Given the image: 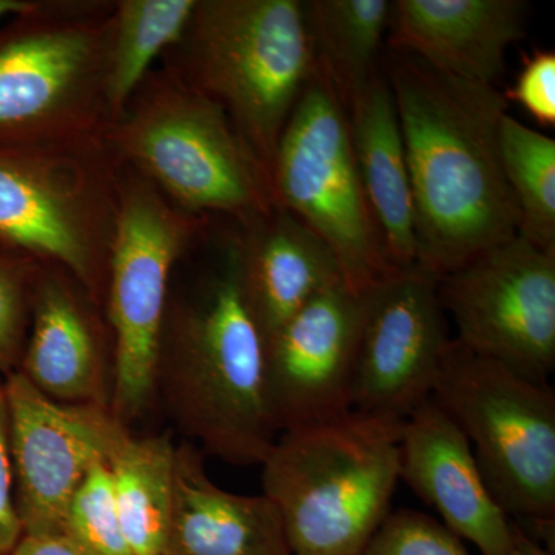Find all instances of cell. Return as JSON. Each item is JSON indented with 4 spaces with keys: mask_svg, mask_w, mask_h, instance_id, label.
Returning <instances> with one entry per match:
<instances>
[{
    "mask_svg": "<svg viewBox=\"0 0 555 555\" xmlns=\"http://www.w3.org/2000/svg\"><path fill=\"white\" fill-rule=\"evenodd\" d=\"M414 199L416 266L441 276L518 235L500 155L505 94L390 50L385 68Z\"/></svg>",
    "mask_w": 555,
    "mask_h": 555,
    "instance_id": "6da1fadb",
    "label": "cell"
},
{
    "mask_svg": "<svg viewBox=\"0 0 555 555\" xmlns=\"http://www.w3.org/2000/svg\"><path fill=\"white\" fill-rule=\"evenodd\" d=\"M404 420L350 411L283 430L262 460L292 555H361L401 480Z\"/></svg>",
    "mask_w": 555,
    "mask_h": 555,
    "instance_id": "7a4b0ae2",
    "label": "cell"
},
{
    "mask_svg": "<svg viewBox=\"0 0 555 555\" xmlns=\"http://www.w3.org/2000/svg\"><path fill=\"white\" fill-rule=\"evenodd\" d=\"M158 389L178 429L204 455L261 465L275 443L268 343L244 295L238 251L185 318L177 349L158 358Z\"/></svg>",
    "mask_w": 555,
    "mask_h": 555,
    "instance_id": "3957f363",
    "label": "cell"
},
{
    "mask_svg": "<svg viewBox=\"0 0 555 555\" xmlns=\"http://www.w3.org/2000/svg\"><path fill=\"white\" fill-rule=\"evenodd\" d=\"M430 400L465 434L489 491L517 525L554 534L555 396L452 339Z\"/></svg>",
    "mask_w": 555,
    "mask_h": 555,
    "instance_id": "277c9868",
    "label": "cell"
},
{
    "mask_svg": "<svg viewBox=\"0 0 555 555\" xmlns=\"http://www.w3.org/2000/svg\"><path fill=\"white\" fill-rule=\"evenodd\" d=\"M270 181L278 207L324 241L356 294L397 269L358 173L346 109L315 67L278 142Z\"/></svg>",
    "mask_w": 555,
    "mask_h": 555,
    "instance_id": "5b68a950",
    "label": "cell"
},
{
    "mask_svg": "<svg viewBox=\"0 0 555 555\" xmlns=\"http://www.w3.org/2000/svg\"><path fill=\"white\" fill-rule=\"evenodd\" d=\"M195 17L204 82L270 173L315 67L302 2L215 0L198 3Z\"/></svg>",
    "mask_w": 555,
    "mask_h": 555,
    "instance_id": "8992f818",
    "label": "cell"
},
{
    "mask_svg": "<svg viewBox=\"0 0 555 555\" xmlns=\"http://www.w3.org/2000/svg\"><path fill=\"white\" fill-rule=\"evenodd\" d=\"M455 341L531 382L555 367V255L514 236L438 276Z\"/></svg>",
    "mask_w": 555,
    "mask_h": 555,
    "instance_id": "52a82bcc",
    "label": "cell"
},
{
    "mask_svg": "<svg viewBox=\"0 0 555 555\" xmlns=\"http://www.w3.org/2000/svg\"><path fill=\"white\" fill-rule=\"evenodd\" d=\"M5 382L14 506L22 535L62 534L83 478L129 434L107 404L57 403L20 371Z\"/></svg>",
    "mask_w": 555,
    "mask_h": 555,
    "instance_id": "ba28073f",
    "label": "cell"
},
{
    "mask_svg": "<svg viewBox=\"0 0 555 555\" xmlns=\"http://www.w3.org/2000/svg\"><path fill=\"white\" fill-rule=\"evenodd\" d=\"M353 411L404 420L433 396L452 339L438 276L401 268L361 294Z\"/></svg>",
    "mask_w": 555,
    "mask_h": 555,
    "instance_id": "9c48e42d",
    "label": "cell"
},
{
    "mask_svg": "<svg viewBox=\"0 0 555 555\" xmlns=\"http://www.w3.org/2000/svg\"><path fill=\"white\" fill-rule=\"evenodd\" d=\"M181 240V228L156 201L133 196L124 204L109 287V320L116 337L109 409L126 426L155 396L167 284Z\"/></svg>",
    "mask_w": 555,
    "mask_h": 555,
    "instance_id": "30bf717a",
    "label": "cell"
},
{
    "mask_svg": "<svg viewBox=\"0 0 555 555\" xmlns=\"http://www.w3.org/2000/svg\"><path fill=\"white\" fill-rule=\"evenodd\" d=\"M363 298L345 283L321 292L268 343V390L278 430L353 411Z\"/></svg>",
    "mask_w": 555,
    "mask_h": 555,
    "instance_id": "8fae6325",
    "label": "cell"
},
{
    "mask_svg": "<svg viewBox=\"0 0 555 555\" xmlns=\"http://www.w3.org/2000/svg\"><path fill=\"white\" fill-rule=\"evenodd\" d=\"M133 152L184 206L241 215L268 210L261 166L217 102L164 109L142 124Z\"/></svg>",
    "mask_w": 555,
    "mask_h": 555,
    "instance_id": "7c38bea8",
    "label": "cell"
},
{
    "mask_svg": "<svg viewBox=\"0 0 555 555\" xmlns=\"http://www.w3.org/2000/svg\"><path fill=\"white\" fill-rule=\"evenodd\" d=\"M400 477L481 555L505 554L516 540L518 525L489 491L465 434L430 398L404 418Z\"/></svg>",
    "mask_w": 555,
    "mask_h": 555,
    "instance_id": "4fadbf2b",
    "label": "cell"
},
{
    "mask_svg": "<svg viewBox=\"0 0 555 555\" xmlns=\"http://www.w3.org/2000/svg\"><path fill=\"white\" fill-rule=\"evenodd\" d=\"M524 0H396L387 46L451 78L495 86L524 39Z\"/></svg>",
    "mask_w": 555,
    "mask_h": 555,
    "instance_id": "5bb4252c",
    "label": "cell"
},
{
    "mask_svg": "<svg viewBox=\"0 0 555 555\" xmlns=\"http://www.w3.org/2000/svg\"><path fill=\"white\" fill-rule=\"evenodd\" d=\"M160 555H292L283 521L266 495L219 488L190 441L175 451L169 528Z\"/></svg>",
    "mask_w": 555,
    "mask_h": 555,
    "instance_id": "9a60e30c",
    "label": "cell"
},
{
    "mask_svg": "<svg viewBox=\"0 0 555 555\" xmlns=\"http://www.w3.org/2000/svg\"><path fill=\"white\" fill-rule=\"evenodd\" d=\"M358 173L393 268L416 264L414 199L392 89L379 69L347 105Z\"/></svg>",
    "mask_w": 555,
    "mask_h": 555,
    "instance_id": "2e32d148",
    "label": "cell"
},
{
    "mask_svg": "<svg viewBox=\"0 0 555 555\" xmlns=\"http://www.w3.org/2000/svg\"><path fill=\"white\" fill-rule=\"evenodd\" d=\"M238 259L244 295L266 343L310 299L345 283L331 248L283 208Z\"/></svg>",
    "mask_w": 555,
    "mask_h": 555,
    "instance_id": "e0dca14e",
    "label": "cell"
},
{
    "mask_svg": "<svg viewBox=\"0 0 555 555\" xmlns=\"http://www.w3.org/2000/svg\"><path fill=\"white\" fill-rule=\"evenodd\" d=\"M21 374L57 403L107 404L96 345L78 306L56 284L40 288Z\"/></svg>",
    "mask_w": 555,
    "mask_h": 555,
    "instance_id": "ac0fdd59",
    "label": "cell"
},
{
    "mask_svg": "<svg viewBox=\"0 0 555 555\" xmlns=\"http://www.w3.org/2000/svg\"><path fill=\"white\" fill-rule=\"evenodd\" d=\"M86 36L35 33L0 46V131L49 115L75 86L89 60Z\"/></svg>",
    "mask_w": 555,
    "mask_h": 555,
    "instance_id": "d6986e66",
    "label": "cell"
},
{
    "mask_svg": "<svg viewBox=\"0 0 555 555\" xmlns=\"http://www.w3.org/2000/svg\"><path fill=\"white\" fill-rule=\"evenodd\" d=\"M313 64L347 108L379 72L389 31L390 0L302 2Z\"/></svg>",
    "mask_w": 555,
    "mask_h": 555,
    "instance_id": "ffe728a7",
    "label": "cell"
},
{
    "mask_svg": "<svg viewBox=\"0 0 555 555\" xmlns=\"http://www.w3.org/2000/svg\"><path fill=\"white\" fill-rule=\"evenodd\" d=\"M177 443L170 434H127L107 466L124 534L133 555H160L169 528Z\"/></svg>",
    "mask_w": 555,
    "mask_h": 555,
    "instance_id": "44dd1931",
    "label": "cell"
},
{
    "mask_svg": "<svg viewBox=\"0 0 555 555\" xmlns=\"http://www.w3.org/2000/svg\"><path fill=\"white\" fill-rule=\"evenodd\" d=\"M0 240L57 259L79 275L89 268L86 243L65 199L30 167L2 155Z\"/></svg>",
    "mask_w": 555,
    "mask_h": 555,
    "instance_id": "7402d4cb",
    "label": "cell"
},
{
    "mask_svg": "<svg viewBox=\"0 0 555 555\" xmlns=\"http://www.w3.org/2000/svg\"><path fill=\"white\" fill-rule=\"evenodd\" d=\"M500 155L518 211V236L555 255V141L505 115Z\"/></svg>",
    "mask_w": 555,
    "mask_h": 555,
    "instance_id": "603a6c76",
    "label": "cell"
},
{
    "mask_svg": "<svg viewBox=\"0 0 555 555\" xmlns=\"http://www.w3.org/2000/svg\"><path fill=\"white\" fill-rule=\"evenodd\" d=\"M193 0H129L120 3L119 33L108 76V96L122 104L164 47L181 38L195 17Z\"/></svg>",
    "mask_w": 555,
    "mask_h": 555,
    "instance_id": "cb8c5ba5",
    "label": "cell"
},
{
    "mask_svg": "<svg viewBox=\"0 0 555 555\" xmlns=\"http://www.w3.org/2000/svg\"><path fill=\"white\" fill-rule=\"evenodd\" d=\"M62 535L86 555H133L124 534L107 463L83 478L65 513Z\"/></svg>",
    "mask_w": 555,
    "mask_h": 555,
    "instance_id": "d4e9b609",
    "label": "cell"
},
{
    "mask_svg": "<svg viewBox=\"0 0 555 555\" xmlns=\"http://www.w3.org/2000/svg\"><path fill=\"white\" fill-rule=\"evenodd\" d=\"M361 555H470L462 539L418 511L390 513Z\"/></svg>",
    "mask_w": 555,
    "mask_h": 555,
    "instance_id": "484cf974",
    "label": "cell"
},
{
    "mask_svg": "<svg viewBox=\"0 0 555 555\" xmlns=\"http://www.w3.org/2000/svg\"><path fill=\"white\" fill-rule=\"evenodd\" d=\"M503 94L506 102H516L540 126L553 129L555 126L554 51L539 50L526 57L516 83Z\"/></svg>",
    "mask_w": 555,
    "mask_h": 555,
    "instance_id": "4316f807",
    "label": "cell"
},
{
    "mask_svg": "<svg viewBox=\"0 0 555 555\" xmlns=\"http://www.w3.org/2000/svg\"><path fill=\"white\" fill-rule=\"evenodd\" d=\"M24 332V291L20 273L0 261V375L16 371Z\"/></svg>",
    "mask_w": 555,
    "mask_h": 555,
    "instance_id": "83f0119b",
    "label": "cell"
},
{
    "mask_svg": "<svg viewBox=\"0 0 555 555\" xmlns=\"http://www.w3.org/2000/svg\"><path fill=\"white\" fill-rule=\"evenodd\" d=\"M22 537L14 506L13 470L10 454V418L5 382L0 375V555H10Z\"/></svg>",
    "mask_w": 555,
    "mask_h": 555,
    "instance_id": "f1b7e54d",
    "label": "cell"
},
{
    "mask_svg": "<svg viewBox=\"0 0 555 555\" xmlns=\"http://www.w3.org/2000/svg\"><path fill=\"white\" fill-rule=\"evenodd\" d=\"M10 555H86L62 534L22 535Z\"/></svg>",
    "mask_w": 555,
    "mask_h": 555,
    "instance_id": "f546056e",
    "label": "cell"
},
{
    "mask_svg": "<svg viewBox=\"0 0 555 555\" xmlns=\"http://www.w3.org/2000/svg\"><path fill=\"white\" fill-rule=\"evenodd\" d=\"M502 555H554L553 551L540 545L534 539L526 534L525 529L518 525L516 540L505 554Z\"/></svg>",
    "mask_w": 555,
    "mask_h": 555,
    "instance_id": "4dcf8cb0",
    "label": "cell"
},
{
    "mask_svg": "<svg viewBox=\"0 0 555 555\" xmlns=\"http://www.w3.org/2000/svg\"><path fill=\"white\" fill-rule=\"evenodd\" d=\"M30 10V3L22 2V0H0V21L5 17L20 16Z\"/></svg>",
    "mask_w": 555,
    "mask_h": 555,
    "instance_id": "1f68e13d",
    "label": "cell"
}]
</instances>
